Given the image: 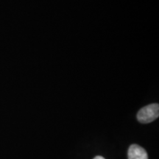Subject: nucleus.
Here are the masks:
<instances>
[{"label":"nucleus","instance_id":"1","mask_svg":"<svg viewBox=\"0 0 159 159\" xmlns=\"http://www.w3.org/2000/svg\"><path fill=\"white\" fill-rule=\"evenodd\" d=\"M158 116L159 105L158 103H153L140 109L137 114V119L142 124H148L158 119Z\"/></svg>","mask_w":159,"mask_h":159},{"label":"nucleus","instance_id":"2","mask_svg":"<svg viewBox=\"0 0 159 159\" xmlns=\"http://www.w3.org/2000/svg\"><path fill=\"white\" fill-rule=\"evenodd\" d=\"M128 159H148V155L144 148L138 144L130 145L128 152Z\"/></svg>","mask_w":159,"mask_h":159},{"label":"nucleus","instance_id":"3","mask_svg":"<svg viewBox=\"0 0 159 159\" xmlns=\"http://www.w3.org/2000/svg\"><path fill=\"white\" fill-rule=\"evenodd\" d=\"M94 159H105V158H103V157L100 156H97L95 157Z\"/></svg>","mask_w":159,"mask_h":159}]
</instances>
